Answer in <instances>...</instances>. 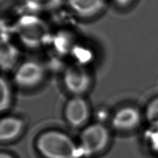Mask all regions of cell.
<instances>
[{"label": "cell", "mask_w": 158, "mask_h": 158, "mask_svg": "<svg viewBox=\"0 0 158 158\" xmlns=\"http://www.w3.org/2000/svg\"><path fill=\"white\" fill-rule=\"evenodd\" d=\"M37 147L46 158H77L78 151L73 140L58 131H48L39 137Z\"/></svg>", "instance_id": "obj_1"}, {"label": "cell", "mask_w": 158, "mask_h": 158, "mask_svg": "<svg viewBox=\"0 0 158 158\" xmlns=\"http://www.w3.org/2000/svg\"><path fill=\"white\" fill-rule=\"evenodd\" d=\"M109 140V133L102 124L90 125L81 135V152L87 156L97 153L105 148Z\"/></svg>", "instance_id": "obj_2"}, {"label": "cell", "mask_w": 158, "mask_h": 158, "mask_svg": "<svg viewBox=\"0 0 158 158\" xmlns=\"http://www.w3.org/2000/svg\"><path fill=\"white\" fill-rule=\"evenodd\" d=\"M63 81L66 89L74 97L85 94L92 83L89 72L80 64L67 67L64 72Z\"/></svg>", "instance_id": "obj_3"}, {"label": "cell", "mask_w": 158, "mask_h": 158, "mask_svg": "<svg viewBox=\"0 0 158 158\" xmlns=\"http://www.w3.org/2000/svg\"><path fill=\"white\" fill-rule=\"evenodd\" d=\"M45 76L44 67L38 62L29 60L21 64L14 74V81L19 87L30 89L38 86Z\"/></svg>", "instance_id": "obj_4"}, {"label": "cell", "mask_w": 158, "mask_h": 158, "mask_svg": "<svg viewBox=\"0 0 158 158\" xmlns=\"http://www.w3.org/2000/svg\"><path fill=\"white\" fill-rule=\"evenodd\" d=\"M64 114L70 125L78 127L85 122L89 115L88 103L81 97H74L67 103Z\"/></svg>", "instance_id": "obj_5"}, {"label": "cell", "mask_w": 158, "mask_h": 158, "mask_svg": "<svg viewBox=\"0 0 158 158\" xmlns=\"http://www.w3.org/2000/svg\"><path fill=\"white\" fill-rule=\"evenodd\" d=\"M141 114L136 108L124 107L114 114L112 119V126L118 131H131L139 125Z\"/></svg>", "instance_id": "obj_6"}, {"label": "cell", "mask_w": 158, "mask_h": 158, "mask_svg": "<svg viewBox=\"0 0 158 158\" xmlns=\"http://www.w3.org/2000/svg\"><path fill=\"white\" fill-rule=\"evenodd\" d=\"M68 5L73 13L81 18H91L103 10V0H68Z\"/></svg>", "instance_id": "obj_7"}, {"label": "cell", "mask_w": 158, "mask_h": 158, "mask_svg": "<svg viewBox=\"0 0 158 158\" xmlns=\"http://www.w3.org/2000/svg\"><path fill=\"white\" fill-rule=\"evenodd\" d=\"M23 122L21 119L14 117L3 118L0 123V139L3 142L12 140L20 133Z\"/></svg>", "instance_id": "obj_8"}, {"label": "cell", "mask_w": 158, "mask_h": 158, "mask_svg": "<svg viewBox=\"0 0 158 158\" xmlns=\"http://www.w3.org/2000/svg\"><path fill=\"white\" fill-rule=\"evenodd\" d=\"M18 59V52L12 45L5 43L2 46L1 63L2 69L8 70L10 69Z\"/></svg>", "instance_id": "obj_9"}, {"label": "cell", "mask_w": 158, "mask_h": 158, "mask_svg": "<svg viewBox=\"0 0 158 158\" xmlns=\"http://www.w3.org/2000/svg\"><path fill=\"white\" fill-rule=\"evenodd\" d=\"M1 99H0V109L3 112L10 108L12 101V92L9 83L4 78H1Z\"/></svg>", "instance_id": "obj_10"}, {"label": "cell", "mask_w": 158, "mask_h": 158, "mask_svg": "<svg viewBox=\"0 0 158 158\" xmlns=\"http://www.w3.org/2000/svg\"><path fill=\"white\" fill-rule=\"evenodd\" d=\"M145 139L151 151L158 154V123L151 124L145 132Z\"/></svg>", "instance_id": "obj_11"}, {"label": "cell", "mask_w": 158, "mask_h": 158, "mask_svg": "<svg viewBox=\"0 0 158 158\" xmlns=\"http://www.w3.org/2000/svg\"><path fill=\"white\" fill-rule=\"evenodd\" d=\"M146 117L151 124L158 123V97L153 98L146 109Z\"/></svg>", "instance_id": "obj_12"}, {"label": "cell", "mask_w": 158, "mask_h": 158, "mask_svg": "<svg viewBox=\"0 0 158 158\" xmlns=\"http://www.w3.org/2000/svg\"><path fill=\"white\" fill-rule=\"evenodd\" d=\"M115 2L118 6H121L122 7H126L127 6H129L134 0H114Z\"/></svg>", "instance_id": "obj_13"}, {"label": "cell", "mask_w": 158, "mask_h": 158, "mask_svg": "<svg viewBox=\"0 0 158 158\" xmlns=\"http://www.w3.org/2000/svg\"><path fill=\"white\" fill-rule=\"evenodd\" d=\"M0 158H13V157H11L10 155H8L7 153H2L1 156H0Z\"/></svg>", "instance_id": "obj_14"}]
</instances>
